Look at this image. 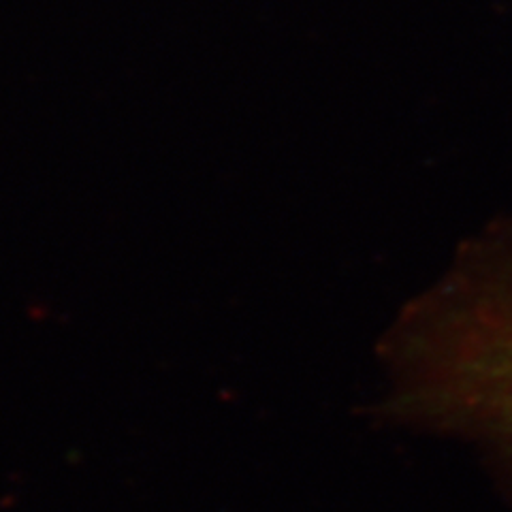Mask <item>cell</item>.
Here are the masks:
<instances>
[{"instance_id":"1","label":"cell","mask_w":512,"mask_h":512,"mask_svg":"<svg viewBox=\"0 0 512 512\" xmlns=\"http://www.w3.org/2000/svg\"><path fill=\"white\" fill-rule=\"evenodd\" d=\"M423 393L436 408L498 427L512 442V284L476 265L412 333Z\"/></svg>"}]
</instances>
